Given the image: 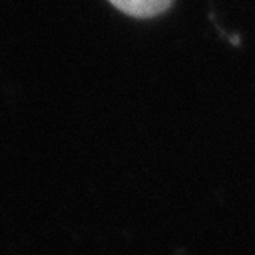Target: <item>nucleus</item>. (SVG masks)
<instances>
[{"label": "nucleus", "instance_id": "nucleus-1", "mask_svg": "<svg viewBox=\"0 0 255 255\" xmlns=\"http://www.w3.org/2000/svg\"><path fill=\"white\" fill-rule=\"evenodd\" d=\"M110 2L131 17L147 18L167 10L171 7L172 0H110Z\"/></svg>", "mask_w": 255, "mask_h": 255}]
</instances>
